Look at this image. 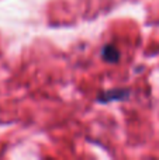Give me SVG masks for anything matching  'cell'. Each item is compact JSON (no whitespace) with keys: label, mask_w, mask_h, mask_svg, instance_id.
<instances>
[{"label":"cell","mask_w":159,"mask_h":160,"mask_svg":"<svg viewBox=\"0 0 159 160\" xmlns=\"http://www.w3.org/2000/svg\"><path fill=\"white\" fill-rule=\"evenodd\" d=\"M101 55H103L104 61L107 62H117L118 58H120V52L113 45H106L103 48V51H101Z\"/></svg>","instance_id":"2"},{"label":"cell","mask_w":159,"mask_h":160,"mask_svg":"<svg viewBox=\"0 0 159 160\" xmlns=\"http://www.w3.org/2000/svg\"><path fill=\"white\" fill-rule=\"evenodd\" d=\"M128 96V91L127 90H111V91H106L99 97V101L103 102H109L111 100H121L124 97Z\"/></svg>","instance_id":"1"}]
</instances>
